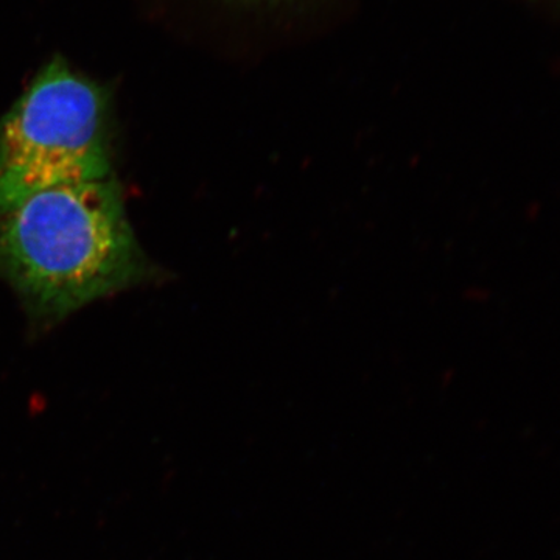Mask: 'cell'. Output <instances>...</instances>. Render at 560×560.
Returning <instances> with one entry per match:
<instances>
[{
    "mask_svg": "<svg viewBox=\"0 0 560 560\" xmlns=\"http://www.w3.org/2000/svg\"><path fill=\"white\" fill-rule=\"evenodd\" d=\"M110 178L38 191L0 213V278L38 324L153 278Z\"/></svg>",
    "mask_w": 560,
    "mask_h": 560,
    "instance_id": "obj_1",
    "label": "cell"
},
{
    "mask_svg": "<svg viewBox=\"0 0 560 560\" xmlns=\"http://www.w3.org/2000/svg\"><path fill=\"white\" fill-rule=\"evenodd\" d=\"M109 88L55 55L0 121V213L38 191L110 178Z\"/></svg>",
    "mask_w": 560,
    "mask_h": 560,
    "instance_id": "obj_2",
    "label": "cell"
}]
</instances>
